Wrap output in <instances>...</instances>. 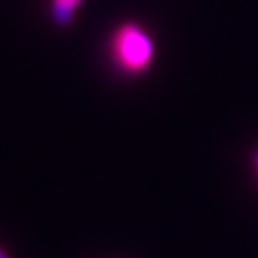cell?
<instances>
[{
  "label": "cell",
  "mask_w": 258,
  "mask_h": 258,
  "mask_svg": "<svg viewBox=\"0 0 258 258\" xmlns=\"http://www.w3.org/2000/svg\"><path fill=\"white\" fill-rule=\"evenodd\" d=\"M111 57L118 69L131 76L144 74L154 59V41L142 25L125 22L111 36Z\"/></svg>",
  "instance_id": "6da1fadb"
},
{
  "label": "cell",
  "mask_w": 258,
  "mask_h": 258,
  "mask_svg": "<svg viewBox=\"0 0 258 258\" xmlns=\"http://www.w3.org/2000/svg\"><path fill=\"white\" fill-rule=\"evenodd\" d=\"M85 0H50V15L52 20L57 25L64 27L72 22L74 15H76L77 8L83 4Z\"/></svg>",
  "instance_id": "7a4b0ae2"
},
{
  "label": "cell",
  "mask_w": 258,
  "mask_h": 258,
  "mask_svg": "<svg viewBox=\"0 0 258 258\" xmlns=\"http://www.w3.org/2000/svg\"><path fill=\"white\" fill-rule=\"evenodd\" d=\"M0 258H9V256H8V253H6L4 247H2V246H0Z\"/></svg>",
  "instance_id": "3957f363"
},
{
  "label": "cell",
  "mask_w": 258,
  "mask_h": 258,
  "mask_svg": "<svg viewBox=\"0 0 258 258\" xmlns=\"http://www.w3.org/2000/svg\"><path fill=\"white\" fill-rule=\"evenodd\" d=\"M254 165H256V170H258V153H256V156H254Z\"/></svg>",
  "instance_id": "277c9868"
}]
</instances>
